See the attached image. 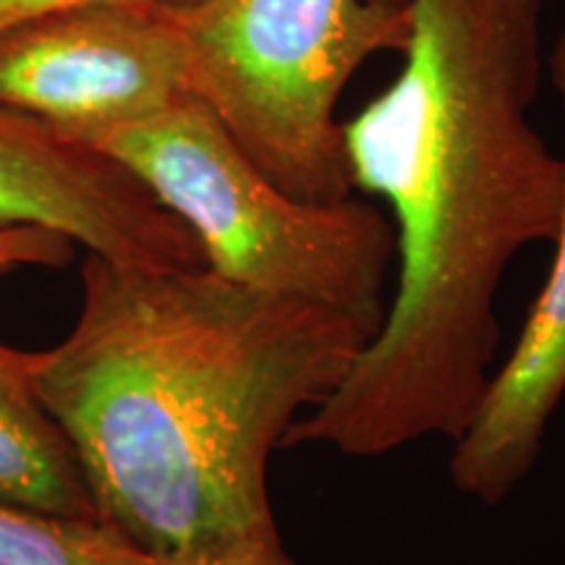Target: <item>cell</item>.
<instances>
[{
    "mask_svg": "<svg viewBox=\"0 0 565 565\" xmlns=\"http://www.w3.org/2000/svg\"><path fill=\"white\" fill-rule=\"evenodd\" d=\"M542 21L526 0H414L404 66L343 121L351 189L393 215L395 282L377 333L282 448L380 458L458 435L494 372L500 280L553 242L565 160L529 121Z\"/></svg>",
    "mask_w": 565,
    "mask_h": 565,
    "instance_id": "1",
    "label": "cell"
},
{
    "mask_svg": "<svg viewBox=\"0 0 565 565\" xmlns=\"http://www.w3.org/2000/svg\"><path fill=\"white\" fill-rule=\"evenodd\" d=\"M370 335L349 317L207 267L87 254L74 328L26 351L97 519L147 555L278 529L267 466Z\"/></svg>",
    "mask_w": 565,
    "mask_h": 565,
    "instance_id": "2",
    "label": "cell"
},
{
    "mask_svg": "<svg viewBox=\"0 0 565 565\" xmlns=\"http://www.w3.org/2000/svg\"><path fill=\"white\" fill-rule=\"evenodd\" d=\"M186 225L210 273L349 317L383 322L395 236L372 204L307 202L246 158L202 100L181 95L145 121L89 139Z\"/></svg>",
    "mask_w": 565,
    "mask_h": 565,
    "instance_id": "3",
    "label": "cell"
},
{
    "mask_svg": "<svg viewBox=\"0 0 565 565\" xmlns=\"http://www.w3.org/2000/svg\"><path fill=\"white\" fill-rule=\"evenodd\" d=\"M175 19L189 95L246 158L299 200L351 196L338 103L366 61L404 51L412 0H194Z\"/></svg>",
    "mask_w": 565,
    "mask_h": 565,
    "instance_id": "4",
    "label": "cell"
},
{
    "mask_svg": "<svg viewBox=\"0 0 565 565\" xmlns=\"http://www.w3.org/2000/svg\"><path fill=\"white\" fill-rule=\"evenodd\" d=\"M186 92V42L168 6H87L0 34V105L84 145Z\"/></svg>",
    "mask_w": 565,
    "mask_h": 565,
    "instance_id": "5",
    "label": "cell"
},
{
    "mask_svg": "<svg viewBox=\"0 0 565 565\" xmlns=\"http://www.w3.org/2000/svg\"><path fill=\"white\" fill-rule=\"evenodd\" d=\"M38 225L137 267H204L194 236L95 147L0 105V228Z\"/></svg>",
    "mask_w": 565,
    "mask_h": 565,
    "instance_id": "6",
    "label": "cell"
},
{
    "mask_svg": "<svg viewBox=\"0 0 565 565\" xmlns=\"http://www.w3.org/2000/svg\"><path fill=\"white\" fill-rule=\"evenodd\" d=\"M550 76L565 110V30L550 53ZM553 242V267L519 341L492 372L475 419L454 440L450 482L484 505L500 503L532 471L565 395V192Z\"/></svg>",
    "mask_w": 565,
    "mask_h": 565,
    "instance_id": "7",
    "label": "cell"
},
{
    "mask_svg": "<svg viewBox=\"0 0 565 565\" xmlns=\"http://www.w3.org/2000/svg\"><path fill=\"white\" fill-rule=\"evenodd\" d=\"M0 498L32 511L97 519L82 466L42 406L26 351L0 343Z\"/></svg>",
    "mask_w": 565,
    "mask_h": 565,
    "instance_id": "8",
    "label": "cell"
},
{
    "mask_svg": "<svg viewBox=\"0 0 565 565\" xmlns=\"http://www.w3.org/2000/svg\"><path fill=\"white\" fill-rule=\"evenodd\" d=\"M0 565H152L100 519H68L0 498Z\"/></svg>",
    "mask_w": 565,
    "mask_h": 565,
    "instance_id": "9",
    "label": "cell"
},
{
    "mask_svg": "<svg viewBox=\"0 0 565 565\" xmlns=\"http://www.w3.org/2000/svg\"><path fill=\"white\" fill-rule=\"evenodd\" d=\"M152 565H299L288 555L278 529L238 536L171 555H152Z\"/></svg>",
    "mask_w": 565,
    "mask_h": 565,
    "instance_id": "10",
    "label": "cell"
},
{
    "mask_svg": "<svg viewBox=\"0 0 565 565\" xmlns=\"http://www.w3.org/2000/svg\"><path fill=\"white\" fill-rule=\"evenodd\" d=\"M74 242L61 233L17 225L0 228V278L24 270V267H63L74 257Z\"/></svg>",
    "mask_w": 565,
    "mask_h": 565,
    "instance_id": "11",
    "label": "cell"
},
{
    "mask_svg": "<svg viewBox=\"0 0 565 565\" xmlns=\"http://www.w3.org/2000/svg\"><path fill=\"white\" fill-rule=\"evenodd\" d=\"M105 3H145V6H168V9H181V6L194 3V0H0V34L13 30V26L26 24V21L53 17V13L87 9V6Z\"/></svg>",
    "mask_w": 565,
    "mask_h": 565,
    "instance_id": "12",
    "label": "cell"
}]
</instances>
